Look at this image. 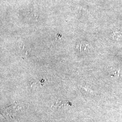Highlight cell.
Returning a JSON list of instances; mask_svg holds the SVG:
<instances>
[{
	"label": "cell",
	"mask_w": 122,
	"mask_h": 122,
	"mask_svg": "<svg viewBox=\"0 0 122 122\" xmlns=\"http://www.w3.org/2000/svg\"><path fill=\"white\" fill-rule=\"evenodd\" d=\"M71 103L69 101L66 100H57L54 103V104L52 105V108L58 109L61 107L66 106H71Z\"/></svg>",
	"instance_id": "6da1fadb"
}]
</instances>
